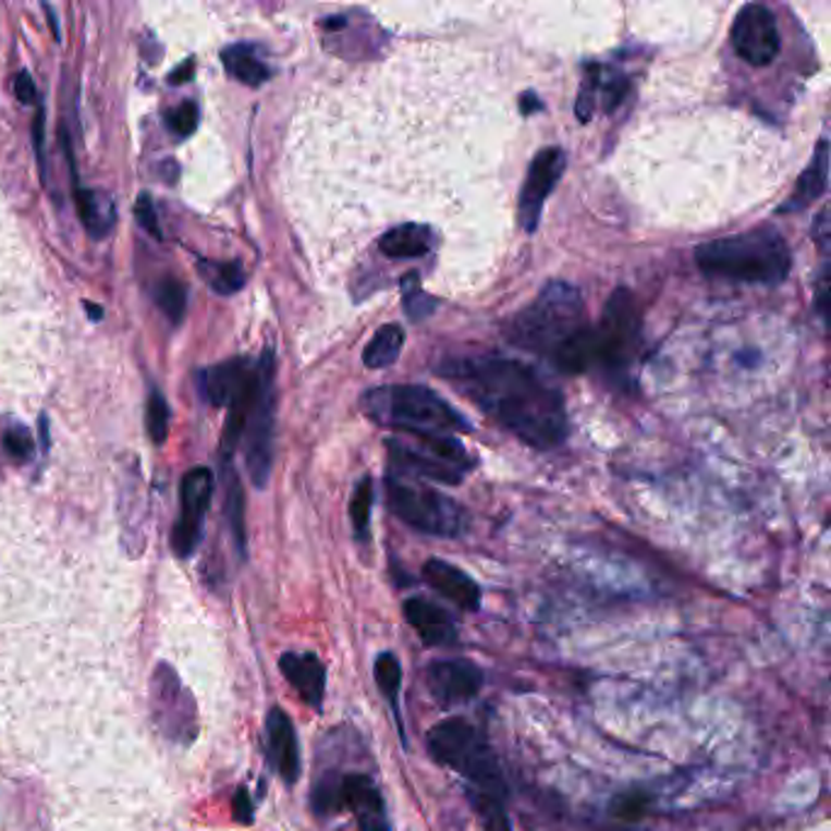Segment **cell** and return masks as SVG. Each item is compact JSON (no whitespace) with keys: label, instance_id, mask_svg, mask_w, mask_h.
Here are the masks:
<instances>
[{"label":"cell","instance_id":"cell-4","mask_svg":"<svg viewBox=\"0 0 831 831\" xmlns=\"http://www.w3.org/2000/svg\"><path fill=\"white\" fill-rule=\"evenodd\" d=\"M586 307L578 289L566 281H551L512 325V342L551 358L559 349L586 330Z\"/></svg>","mask_w":831,"mask_h":831},{"label":"cell","instance_id":"cell-36","mask_svg":"<svg viewBox=\"0 0 831 831\" xmlns=\"http://www.w3.org/2000/svg\"><path fill=\"white\" fill-rule=\"evenodd\" d=\"M135 215L142 230H147L154 240H161V228H159V218L157 210H154V203L149 193H142L135 205Z\"/></svg>","mask_w":831,"mask_h":831},{"label":"cell","instance_id":"cell-17","mask_svg":"<svg viewBox=\"0 0 831 831\" xmlns=\"http://www.w3.org/2000/svg\"><path fill=\"white\" fill-rule=\"evenodd\" d=\"M266 732H269V751L276 771L285 783L293 785L301 778V751H297V736L291 717L281 707H273L266 720Z\"/></svg>","mask_w":831,"mask_h":831},{"label":"cell","instance_id":"cell-28","mask_svg":"<svg viewBox=\"0 0 831 831\" xmlns=\"http://www.w3.org/2000/svg\"><path fill=\"white\" fill-rule=\"evenodd\" d=\"M466 795H468L471 807H474L480 827H484L486 831H512L505 805H502V797L478 793V790H471V787Z\"/></svg>","mask_w":831,"mask_h":831},{"label":"cell","instance_id":"cell-7","mask_svg":"<svg viewBox=\"0 0 831 831\" xmlns=\"http://www.w3.org/2000/svg\"><path fill=\"white\" fill-rule=\"evenodd\" d=\"M388 439V454L400 476H423L439 484L459 486L474 466L466 449L454 435Z\"/></svg>","mask_w":831,"mask_h":831},{"label":"cell","instance_id":"cell-22","mask_svg":"<svg viewBox=\"0 0 831 831\" xmlns=\"http://www.w3.org/2000/svg\"><path fill=\"white\" fill-rule=\"evenodd\" d=\"M259 368H252L249 374H246L242 388L237 391V395L232 398V403L228 405L230 407V415H228V423H224V432H222V451L224 454H232L234 447H237V441L242 437V432L246 429V423H249V415L254 410V403H256V395H259Z\"/></svg>","mask_w":831,"mask_h":831},{"label":"cell","instance_id":"cell-18","mask_svg":"<svg viewBox=\"0 0 831 831\" xmlns=\"http://www.w3.org/2000/svg\"><path fill=\"white\" fill-rule=\"evenodd\" d=\"M281 671L285 675L297 695L303 697L305 705L320 710L322 700H325V685H327V673L322 661L317 659L315 653H283L281 656Z\"/></svg>","mask_w":831,"mask_h":831},{"label":"cell","instance_id":"cell-27","mask_svg":"<svg viewBox=\"0 0 831 831\" xmlns=\"http://www.w3.org/2000/svg\"><path fill=\"white\" fill-rule=\"evenodd\" d=\"M224 512H228L230 527H232V537L234 543H237V551L246 553V531H244V492L242 484L234 468L228 466L224 468Z\"/></svg>","mask_w":831,"mask_h":831},{"label":"cell","instance_id":"cell-33","mask_svg":"<svg viewBox=\"0 0 831 831\" xmlns=\"http://www.w3.org/2000/svg\"><path fill=\"white\" fill-rule=\"evenodd\" d=\"M167 125H169V130L173 132V135L191 137L193 132H196V127H198V108H196V102L186 100V102H181L179 108H171L167 112Z\"/></svg>","mask_w":831,"mask_h":831},{"label":"cell","instance_id":"cell-35","mask_svg":"<svg viewBox=\"0 0 831 831\" xmlns=\"http://www.w3.org/2000/svg\"><path fill=\"white\" fill-rule=\"evenodd\" d=\"M646 805H649V797L641 795V793H630V795H622L612 803V815L620 817V819H630V822H634V819H639L644 815Z\"/></svg>","mask_w":831,"mask_h":831},{"label":"cell","instance_id":"cell-16","mask_svg":"<svg viewBox=\"0 0 831 831\" xmlns=\"http://www.w3.org/2000/svg\"><path fill=\"white\" fill-rule=\"evenodd\" d=\"M403 614L410 627H413L419 639L427 646H451L456 644L459 632L456 622L449 618L447 610L425 598H407L403 602Z\"/></svg>","mask_w":831,"mask_h":831},{"label":"cell","instance_id":"cell-25","mask_svg":"<svg viewBox=\"0 0 831 831\" xmlns=\"http://www.w3.org/2000/svg\"><path fill=\"white\" fill-rule=\"evenodd\" d=\"M222 59L230 74L242 81L244 86H261L271 78L269 66H266L261 59H256L249 47H230L222 54Z\"/></svg>","mask_w":831,"mask_h":831},{"label":"cell","instance_id":"cell-1","mask_svg":"<svg viewBox=\"0 0 831 831\" xmlns=\"http://www.w3.org/2000/svg\"><path fill=\"white\" fill-rule=\"evenodd\" d=\"M439 376L529 447L553 449L569 437L566 403L559 388L517 358H449L439 366Z\"/></svg>","mask_w":831,"mask_h":831},{"label":"cell","instance_id":"cell-31","mask_svg":"<svg viewBox=\"0 0 831 831\" xmlns=\"http://www.w3.org/2000/svg\"><path fill=\"white\" fill-rule=\"evenodd\" d=\"M154 301L161 307V313L169 317L173 325L181 322L183 313H186V289L176 279H163L159 281L157 291H154Z\"/></svg>","mask_w":831,"mask_h":831},{"label":"cell","instance_id":"cell-24","mask_svg":"<svg viewBox=\"0 0 831 831\" xmlns=\"http://www.w3.org/2000/svg\"><path fill=\"white\" fill-rule=\"evenodd\" d=\"M405 344V332L400 325H383L374 334V340L364 349V364L368 368H386L398 362Z\"/></svg>","mask_w":831,"mask_h":831},{"label":"cell","instance_id":"cell-10","mask_svg":"<svg viewBox=\"0 0 831 831\" xmlns=\"http://www.w3.org/2000/svg\"><path fill=\"white\" fill-rule=\"evenodd\" d=\"M732 47L738 59L756 69L773 64L781 54V33L773 10L766 5H744L732 25Z\"/></svg>","mask_w":831,"mask_h":831},{"label":"cell","instance_id":"cell-37","mask_svg":"<svg viewBox=\"0 0 831 831\" xmlns=\"http://www.w3.org/2000/svg\"><path fill=\"white\" fill-rule=\"evenodd\" d=\"M405 307H407V313H410V317H413V320H419V315H429V310L435 307V301L432 297L423 295V291L413 289V291H407V295H405Z\"/></svg>","mask_w":831,"mask_h":831},{"label":"cell","instance_id":"cell-30","mask_svg":"<svg viewBox=\"0 0 831 831\" xmlns=\"http://www.w3.org/2000/svg\"><path fill=\"white\" fill-rule=\"evenodd\" d=\"M205 271H212V273H203L205 279H208L210 289L218 291L222 295H232L237 293L242 285H244V271H242V264L240 261H228V264H200Z\"/></svg>","mask_w":831,"mask_h":831},{"label":"cell","instance_id":"cell-40","mask_svg":"<svg viewBox=\"0 0 831 831\" xmlns=\"http://www.w3.org/2000/svg\"><path fill=\"white\" fill-rule=\"evenodd\" d=\"M33 132H35V149L39 154V163H42V169H45V157H42L45 154V108L37 110Z\"/></svg>","mask_w":831,"mask_h":831},{"label":"cell","instance_id":"cell-29","mask_svg":"<svg viewBox=\"0 0 831 831\" xmlns=\"http://www.w3.org/2000/svg\"><path fill=\"white\" fill-rule=\"evenodd\" d=\"M371 508H374V484H371V478H364V480H358V486L354 490V498H352V508H349V515H352V525H354L358 541L368 539Z\"/></svg>","mask_w":831,"mask_h":831},{"label":"cell","instance_id":"cell-8","mask_svg":"<svg viewBox=\"0 0 831 831\" xmlns=\"http://www.w3.org/2000/svg\"><path fill=\"white\" fill-rule=\"evenodd\" d=\"M592 330L598 342V366L614 374L630 368L641 346V317L634 295L627 289L614 291Z\"/></svg>","mask_w":831,"mask_h":831},{"label":"cell","instance_id":"cell-5","mask_svg":"<svg viewBox=\"0 0 831 831\" xmlns=\"http://www.w3.org/2000/svg\"><path fill=\"white\" fill-rule=\"evenodd\" d=\"M427 746L435 761L464 775L471 790L505 799L508 785L502 781L498 758L486 736L464 717H449L435 724L427 734Z\"/></svg>","mask_w":831,"mask_h":831},{"label":"cell","instance_id":"cell-21","mask_svg":"<svg viewBox=\"0 0 831 831\" xmlns=\"http://www.w3.org/2000/svg\"><path fill=\"white\" fill-rule=\"evenodd\" d=\"M252 368L249 364L244 362V358H232V362H224V364H218L208 368V371L200 374V388H203V395L210 400L212 405H230L232 398L237 395V391L244 383L246 374H249Z\"/></svg>","mask_w":831,"mask_h":831},{"label":"cell","instance_id":"cell-20","mask_svg":"<svg viewBox=\"0 0 831 831\" xmlns=\"http://www.w3.org/2000/svg\"><path fill=\"white\" fill-rule=\"evenodd\" d=\"M378 249L388 259H419L435 249V232L419 222L398 224L383 234Z\"/></svg>","mask_w":831,"mask_h":831},{"label":"cell","instance_id":"cell-34","mask_svg":"<svg viewBox=\"0 0 831 831\" xmlns=\"http://www.w3.org/2000/svg\"><path fill=\"white\" fill-rule=\"evenodd\" d=\"M3 449L10 459L27 461L35 456V439L25 427H10L3 432Z\"/></svg>","mask_w":831,"mask_h":831},{"label":"cell","instance_id":"cell-6","mask_svg":"<svg viewBox=\"0 0 831 831\" xmlns=\"http://www.w3.org/2000/svg\"><path fill=\"white\" fill-rule=\"evenodd\" d=\"M386 500L398 520L429 537L454 539L468 527L466 510L435 488L417 486L403 476H388Z\"/></svg>","mask_w":831,"mask_h":831},{"label":"cell","instance_id":"cell-23","mask_svg":"<svg viewBox=\"0 0 831 831\" xmlns=\"http://www.w3.org/2000/svg\"><path fill=\"white\" fill-rule=\"evenodd\" d=\"M74 200H76L78 218L81 222H84V228L90 237L96 240L106 237V234L115 228V220H118L115 203H112V198L106 196V193L74 186Z\"/></svg>","mask_w":831,"mask_h":831},{"label":"cell","instance_id":"cell-2","mask_svg":"<svg viewBox=\"0 0 831 831\" xmlns=\"http://www.w3.org/2000/svg\"><path fill=\"white\" fill-rule=\"evenodd\" d=\"M695 264L710 279L775 285L787 279L793 256L781 234L761 228L700 244L695 249Z\"/></svg>","mask_w":831,"mask_h":831},{"label":"cell","instance_id":"cell-19","mask_svg":"<svg viewBox=\"0 0 831 831\" xmlns=\"http://www.w3.org/2000/svg\"><path fill=\"white\" fill-rule=\"evenodd\" d=\"M827 183H829V151H827V139H819L812 161H809V167L799 173L793 196L787 198V203L781 205V212L805 210L807 205H812L819 196H824Z\"/></svg>","mask_w":831,"mask_h":831},{"label":"cell","instance_id":"cell-11","mask_svg":"<svg viewBox=\"0 0 831 831\" xmlns=\"http://www.w3.org/2000/svg\"><path fill=\"white\" fill-rule=\"evenodd\" d=\"M215 490V476L210 468H193L183 476L181 484V517L171 531V547L176 557L188 559L203 537V520L208 512L210 498Z\"/></svg>","mask_w":831,"mask_h":831},{"label":"cell","instance_id":"cell-9","mask_svg":"<svg viewBox=\"0 0 831 831\" xmlns=\"http://www.w3.org/2000/svg\"><path fill=\"white\" fill-rule=\"evenodd\" d=\"M259 395L246 423V471L256 488H266L273 466V410H276V364L264 352L259 362Z\"/></svg>","mask_w":831,"mask_h":831},{"label":"cell","instance_id":"cell-15","mask_svg":"<svg viewBox=\"0 0 831 831\" xmlns=\"http://www.w3.org/2000/svg\"><path fill=\"white\" fill-rule=\"evenodd\" d=\"M423 578L429 583V588L444 595L456 608L466 612L480 610V586L466 571L451 566L441 559H429L423 566Z\"/></svg>","mask_w":831,"mask_h":831},{"label":"cell","instance_id":"cell-38","mask_svg":"<svg viewBox=\"0 0 831 831\" xmlns=\"http://www.w3.org/2000/svg\"><path fill=\"white\" fill-rule=\"evenodd\" d=\"M13 90H15V98L20 102H35V98H37L35 81L29 78V74H17L13 81Z\"/></svg>","mask_w":831,"mask_h":831},{"label":"cell","instance_id":"cell-12","mask_svg":"<svg viewBox=\"0 0 831 831\" xmlns=\"http://www.w3.org/2000/svg\"><path fill=\"white\" fill-rule=\"evenodd\" d=\"M563 171H566V154H563L559 147L541 149L535 157V161H531L525 186H522L520 191V205H517L520 224L525 228V232L531 234L539 228L543 203H547L549 193L559 183Z\"/></svg>","mask_w":831,"mask_h":831},{"label":"cell","instance_id":"cell-32","mask_svg":"<svg viewBox=\"0 0 831 831\" xmlns=\"http://www.w3.org/2000/svg\"><path fill=\"white\" fill-rule=\"evenodd\" d=\"M147 429L154 444H163L169 432V405L159 391H151L147 400Z\"/></svg>","mask_w":831,"mask_h":831},{"label":"cell","instance_id":"cell-26","mask_svg":"<svg viewBox=\"0 0 831 831\" xmlns=\"http://www.w3.org/2000/svg\"><path fill=\"white\" fill-rule=\"evenodd\" d=\"M374 675H376L378 687H381L383 697L393 707L395 720L400 726V736L405 738V724L403 720H400V683H403V669H400V661L395 659V653L383 651L381 656H378L374 665Z\"/></svg>","mask_w":831,"mask_h":831},{"label":"cell","instance_id":"cell-14","mask_svg":"<svg viewBox=\"0 0 831 831\" xmlns=\"http://www.w3.org/2000/svg\"><path fill=\"white\" fill-rule=\"evenodd\" d=\"M356 817L362 831H391L388 809L381 790L364 773H346L340 778V809Z\"/></svg>","mask_w":831,"mask_h":831},{"label":"cell","instance_id":"cell-3","mask_svg":"<svg viewBox=\"0 0 831 831\" xmlns=\"http://www.w3.org/2000/svg\"><path fill=\"white\" fill-rule=\"evenodd\" d=\"M362 405L374 423L415 437H444L471 429L464 415L425 386L374 388L362 398Z\"/></svg>","mask_w":831,"mask_h":831},{"label":"cell","instance_id":"cell-41","mask_svg":"<svg viewBox=\"0 0 831 831\" xmlns=\"http://www.w3.org/2000/svg\"><path fill=\"white\" fill-rule=\"evenodd\" d=\"M193 71H196V64H193V59H188V61H186V64H183L181 69H176V71H173V74L169 76V81H171V84H173V86H176V84H186V81H191V76H193Z\"/></svg>","mask_w":831,"mask_h":831},{"label":"cell","instance_id":"cell-42","mask_svg":"<svg viewBox=\"0 0 831 831\" xmlns=\"http://www.w3.org/2000/svg\"><path fill=\"white\" fill-rule=\"evenodd\" d=\"M84 305H86V310L90 315V320H102V307H98L94 303H84Z\"/></svg>","mask_w":831,"mask_h":831},{"label":"cell","instance_id":"cell-13","mask_svg":"<svg viewBox=\"0 0 831 831\" xmlns=\"http://www.w3.org/2000/svg\"><path fill=\"white\" fill-rule=\"evenodd\" d=\"M425 685L432 700L441 707H454L474 700L484 687V671L464 659H447L429 663Z\"/></svg>","mask_w":831,"mask_h":831},{"label":"cell","instance_id":"cell-39","mask_svg":"<svg viewBox=\"0 0 831 831\" xmlns=\"http://www.w3.org/2000/svg\"><path fill=\"white\" fill-rule=\"evenodd\" d=\"M234 815H237L242 824H252V799L246 790H240L237 797H234Z\"/></svg>","mask_w":831,"mask_h":831}]
</instances>
